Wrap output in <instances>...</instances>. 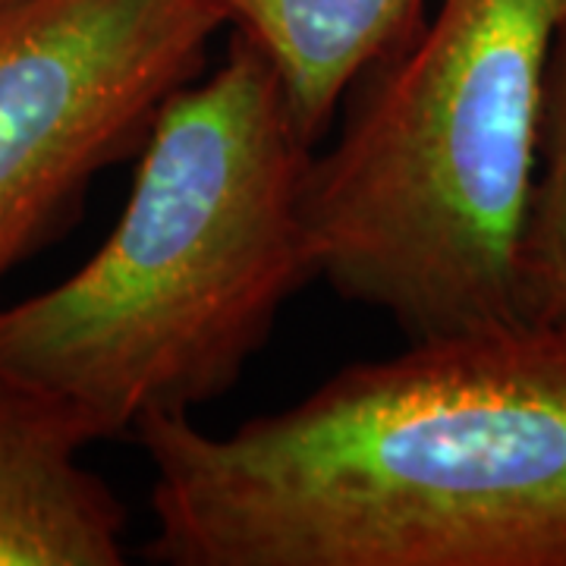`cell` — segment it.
<instances>
[{
	"label": "cell",
	"mask_w": 566,
	"mask_h": 566,
	"mask_svg": "<svg viewBox=\"0 0 566 566\" xmlns=\"http://www.w3.org/2000/svg\"><path fill=\"white\" fill-rule=\"evenodd\" d=\"M161 566H566V318L409 340L211 434L148 416Z\"/></svg>",
	"instance_id": "obj_1"
},
{
	"label": "cell",
	"mask_w": 566,
	"mask_h": 566,
	"mask_svg": "<svg viewBox=\"0 0 566 566\" xmlns=\"http://www.w3.org/2000/svg\"><path fill=\"white\" fill-rule=\"evenodd\" d=\"M312 161L274 70L233 32L223 61L158 114L95 255L0 305V371L66 406L92 444L214 403L318 281Z\"/></svg>",
	"instance_id": "obj_2"
},
{
	"label": "cell",
	"mask_w": 566,
	"mask_h": 566,
	"mask_svg": "<svg viewBox=\"0 0 566 566\" xmlns=\"http://www.w3.org/2000/svg\"><path fill=\"white\" fill-rule=\"evenodd\" d=\"M566 0H441L346 98L305 214L318 281L406 340L520 318L516 249Z\"/></svg>",
	"instance_id": "obj_3"
},
{
	"label": "cell",
	"mask_w": 566,
	"mask_h": 566,
	"mask_svg": "<svg viewBox=\"0 0 566 566\" xmlns=\"http://www.w3.org/2000/svg\"><path fill=\"white\" fill-rule=\"evenodd\" d=\"M221 0H0V286L208 70Z\"/></svg>",
	"instance_id": "obj_4"
},
{
	"label": "cell",
	"mask_w": 566,
	"mask_h": 566,
	"mask_svg": "<svg viewBox=\"0 0 566 566\" xmlns=\"http://www.w3.org/2000/svg\"><path fill=\"white\" fill-rule=\"evenodd\" d=\"M82 422L0 371V566H123L126 506L80 463Z\"/></svg>",
	"instance_id": "obj_5"
},
{
	"label": "cell",
	"mask_w": 566,
	"mask_h": 566,
	"mask_svg": "<svg viewBox=\"0 0 566 566\" xmlns=\"http://www.w3.org/2000/svg\"><path fill=\"white\" fill-rule=\"evenodd\" d=\"M281 82L290 114L318 148L349 92L424 25V0H221Z\"/></svg>",
	"instance_id": "obj_6"
},
{
	"label": "cell",
	"mask_w": 566,
	"mask_h": 566,
	"mask_svg": "<svg viewBox=\"0 0 566 566\" xmlns=\"http://www.w3.org/2000/svg\"><path fill=\"white\" fill-rule=\"evenodd\" d=\"M520 318H566V29L547 70L538 170L516 249Z\"/></svg>",
	"instance_id": "obj_7"
}]
</instances>
